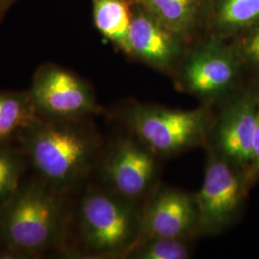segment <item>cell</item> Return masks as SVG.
Masks as SVG:
<instances>
[{"label": "cell", "mask_w": 259, "mask_h": 259, "mask_svg": "<svg viewBox=\"0 0 259 259\" xmlns=\"http://www.w3.org/2000/svg\"><path fill=\"white\" fill-rule=\"evenodd\" d=\"M252 186L238 167L207 150L204 181L195 193L201 236H213L231 228L239 218Z\"/></svg>", "instance_id": "cell-6"}, {"label": "cell", "mask_w": 259, "mask_h": 259, "mask_svg": "<svg viewBox=\"0 0 259 259\" xmlns=\"http://www.w3.org/2000/svg\"><path fill=\"white\" fill-rule=\"evenodd\" d=\"M243 65L232 47L217 38L197 47L185 59L180 87L203 104L216 107L236 91Z\"/></svg>", "instance_id": "cell-8"}, {"label": "cell", "mask_w": 259, "mask_h": 259, "mask_svg": "<svg viewBox=\"0 0 259 259\" xmlns=\"http://www.w3.org/2000/svg\"><path fill=\"white\" fill-rule=\"evenodd\" d=\"M259 23V0H219L214 26L220 36L240 34Z\"/></svg>", "instance_id": "cell-14"}, {"label": "cell", "mask_w": 259, "mask_h": 259, "mask_svg": "<svg viewBox=\"0 0 259 259\" xmlns=\"http://www.w3.org/2000/svg\"><path fill=\"white\" fill-rule=\"evenodd\" d=\"M27 158L20 149L0 147V204L5 202L22 183Z\"/></svg>", "instance_id": "cell-17"}, {"label": "cell", "mask_w": 259, "mask_h": 259, "mask_svg": "<svg viewBox=\"0 0 259 259\" xmlns=\"http://www.w3.org/2000/svg\"><path fill=\"white\" fill-rule=\"evenodd\" d=\"M7 1H8V0H0V9H1V7H2L3 5H5V4L7 3Z\"/></svg>", "instance_id": "cell-20"}, {"label": "cell", "mask_w": 259, "mask_h": 259, "mask_svg": "<svg viewBox=\"0 0 259 259\" xmlns=\"http://www.w3.org/2000/svg\"><path fill=\"white\" fill-rule=\"evenodd\" d=\"M192 240L149 237L130 252V259H187L192 254Z\"/></svg>", "instance_id": "cell-16"}, {"label": "cell", "mask_w": 259, "mask_h": 259, "mask_svg": "<svg viewBox=\"0 0 259 259\" xmlns=\"http://www.w3.org/2000/svg\"><path fill=\"white\" fill-rule=\"evenodd\" d=\"M250 182L252 185L259 181V100L256 113V122L252 139V157H251V165L249 172Z\"/></svg>", "instance_id": "cell-19"}, {"label": "cell", "mask_w": 259, "mask_h": 259, "mask_svg": "<svg viewBox=\"0 0 259 259\" xmlns=\"http://www.w3.org/2000/svg\"><path fill=\"white\" fill-rule=\"evenodd\" d=\"M214 112L215 107L206 104L192 110H179L130 102L118 109L115 117L125 133L162 159L205 148Z\"/></svg>", "instance_id": "cell-4"}, {"label": "cell", "mask_w": 259, "mask_h": 259, "mask_svg": "<svg viewBox=\"0 0 259 259\" xmlns=\"http://www.w3.org/2000/svg\"><path fill=\"white\" fill-rule=\"evenodd\" d=\"M160 160L139 139L125 133L104 147L94 171L100 186L143 205L160 184Z\"/></svg>", "instance_id": "cell-5"}, {"label": "cell", "mask_w": 259, "mask_h": 259, "mask_svg": "<svg viewBox=\"0 0 259 259\" xmlns=\"http://www.w3.org/2000/svg\"><path fill=\"white\" fill-rule=\"evenodd\" d=\"M67 195L41 179L21 183L0 204V244L6 253L37 256L65 248L73 220Z\"/></svg>", "instance_id": "cell-2"}, {"label": "cell", "mask_w": 259, "mask_h": 259, "mask_svg": "<svg viewBox=\"0 0 259 259\" xmlns=\"http://www.w3.org/2000/svg\"><path fill=\"white\" fill-rule=\"evenodd\" d=\"M232 48L243 67L259 73V23L240 33Z\"/></svg>", "instance_id": "cell-18"}, {"label": "cell", "mask_w": 259, "mask_h": 259, "mask_svg": "<svg viewBox=\"0 0 259 259\" xmlns=\"http://www.w3.org/2000/svg\"><path fill=\"white\" fill-rule=\"evenodd\" d=\"M29 93L38 116L44 119H92L101 110L87 83L56 66L41 68Z\"/></svg>", "instance_id": "cell-9"}, {"label": "cell", "mask_w": 259, "mask_h": 259, "mask_svg": "<svg viewBox=\"0 0 259 259\" xmlns=\"http://www.w3.org/2000/svg\"><path fill=\"white\" fill-rule=\"evenodd\" d=\"M38 118L29 92H0V147L10 146Z\"/></svg>", "instance_id": "cell-12"}, {"label": "cell", "mask_w": 259, "mask_h": 259, "mask_svg": "<svg viewBox=\"0 0 259 259\" xmlns=\"http://www.w3.org/2000/svg\"><path fill=\"white\" fill-rule=\"evenodd\" d=\"M142 207L100 185L88 188L73 216L82 254L127 258L142 239Z\"/></svg>", "instance_id": "cell-3"}, {"label": "cell", "mask_w": 259, "mask_h": 259, "mask_svg": "<svg viewBox=\"0 0 259 259\" xmlns=\"http://www.w3.org/2000/svg\"><path fill=\"white\" fill-rule=\"evenodd\" d=\"M149 13L177 36L185 35L194 20L199 0H145Z\"/></svg>", "instance_id": "cell-15"}, {"label": "cell", "mask_w": 259, "mask_h": 259, "mask_svg": "<svg viewBox=\"0 0 259 259\" xmlns=\"http://www.w3.org/2000/svg\"><path fill=\"white\" fill-rule=\"evenodd\" d=\"M20 151L39 179L68 194L94 171L104 149L92 119L38 118L19 137Z\"/></svg>", "instance_id": "cell-1"}, {"label": "cell", "mask_w": 259, "mask_h": 259, "mask_svg": "<svg viewBox=\"0 0 259 259\" xmlns=\"http://www.w3.org/2000/svg\"><path fill=\"white\" fill-rule=\"evenodd\" d=\"M258 100L259 91L245 90L232 93L217 105L219 108L216 110L215 107L205 146L206 150L238 167L248 177Z\"/></svg>", "instance_id": "cell-7"}, {"label": "cell", "mask_w": 259, "mask_h": 259, "mask_svg": "<svg viewBox=\"0 0 259 259\" xmlns=\"http://www.w3.org/2000/svg\"><path fill=\"white\" fill-rule=\"evenodd\" d=\"M94 22L105 37L128 53V34L132 22L124 0H93Z\"/></svg>", "instance_id": "cell-13"}, {"label": "cell", "mask_w": 259, "mask_h": 259, "mask_svg": "<svg viewBox=\"0 0 259 259\" xmlns=\"http://www.w3.org/2000/svg\"><path fill=\"white\" fill-rule=\"evenodd\" d=\"M128 54L166 70L174 65L182 54L180 37L151 13H139L133 17L131 22Z\"/></svg>", "instance_id": "cell-11"}, {"label": "cell", "mask_w": 259, "mask_h": 259, "mask_svg": "<svg viewBox=\"0 0 259 259\" xmlns=\"http://www.w3.org/2000/svg\"><path fill=\"white\" fill-rule=\"evenodd\" d=\"M200 236L195 193L159 184L142 207L141 240L164 237L193 241Z\"/></svg>", "instance_id": "cell-10"}]
</instances>
